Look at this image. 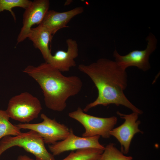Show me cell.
<instances>
[{"label": "cell", "instance_id": "obj_11", "mask_svg": "<svg viewBox=\"0 0 160 160\" xmlns=\"http://www.w3.org/2000/svg\"><path fill=\"white\" fill-rule=\"evenodd\" d=\"M67 49L58 50L54 55L51 54L45 62L61 72L69 71L76 65L75 59L78 56V44L75 40L69 38L66 40Z\"/></svg>", "mask_w": 160, "mask_h": 160}, {"label": "cell", "instance_id": "obj_5", "mask_svg": "<svg viewBox=\"0 0 160 160\" xmlns=\"http://www.w3.org/2000/svg\"><path fill=\"white\" fill-rule=\"evenodd\" d=\"M69 116L80 123L85 131L82 136L89 137L96 135L108 138L111 136L110 131L116 124L117 119L113 116L108 118L96 117L86 114L80 107L68 113Z\"/></svg>", "mask_w": 160, "mask_h": 160}, {"label": "cell", "instance_id": "obj_12", "mask_svg": "<svg viewBox=\"0 0 160 160\" xmlns=\"http://www.w3.org/2000/svg\"><path fill=\"white\" fill-rule=\"evenodd\" d=\"M84 11L82 6L62 12L49 10L40 24L47 28L53 36L61 29L68 27L67 24L71 20Z\"/></svg>", "mask_w": 160, "mask_h": 160}, {"label": "cell", "instance_id": "obj_8", "mask_svg": "<svg viewBox=\"0 0 160 160\" xmlns=\"http://www.w3.org/2000/svg\"><path fill=\"white\" fill-rule=\"evenodd\" d=\"M117 113L124 120V121L119 127L112 129L110 132V135L115 137L119 142L121 151L124 154H127L134 135L138 133H143L138 128L140 123V121L137 120L139 115L133 112L130 114H124L119 111Z\"/></svg>", "mask_w": 160, "mask_h": 160}, {"label": "cell", "instance_id": "obj_1", "mask_svg": "<svg viewBox=\"0 0 160 160\" xmlns=\"http://www.w3.org/2000/svg\"><path fill=\"white\" fill-rule=\"evenodd\" d=\"M78 68L90 78L98 91L97 98L88 104L84 111L87 112L99 105L106 106L114 104L123 105L139 115L143 113L125 95L124 92L127 85L126 70L115 61L101 58L89 65L80 64Z\"/></svg>", "mask_w": 160, "mask_h": 160}, {"label": "cell", "instance_id": "obj_14", "mask_svg": "<svg viewBox=\"0 0 160 160\" xmlns=\"http://www.w3.org/2000/svg\"><path fill=\"white\" fill-rule=\"evenodd\" d=\"M104 150L95 148H87L71 151L61 160H98Z\"/></svg>", "mask_w": 160, "mask_h": 160}, {"label": "cell", "instance_id": "obj_4", "mask_svg": "<svg viewBox=\"0 0 160 160\" xmlns=\"http://www.w3.org/2000/svg\"><path fill=\"white\" fill-rule=\"evenodd\" d=\"M42 109L37 97L24 92L12 97L5 111L10 118L23 123H29L38 117Z\"/></svg>", "mask_w": 160, "mask_h": 160}, {"label": "cell", "instance_id": "obj_13", "mask_svg": "<svg viewBox=\"0 0 160 160\" xmlns=\"http://www.w3.org/2000/svg\"><path fill=\"white\" fill-rule=\"evenodd\" d=\"M53 36L49 31L41 24L32 28L28 36L35 47L40 50L45 62L52 54L49 44Z\"/></svg>", "mask_w": 160, "mask_h": 160}, {"label": "cell", "instance_id": "obj_15", "mask_svg": "<svg viewBox=\"0 0 160 160\" xmlns=\"http://www.w3.org/2000/svg\"><path fill=\"white\" fill-rule=\"evenodd\" d=\"M9 118L6 111L0 109V140L6 136H15L22 132L19 127L9 121Z\"/></svg>", "mask_w": 160, "mask_h": 160}, {"label": "cell", "instance_id": "obj_10", "mask_svg": "<svg viewBox=\"0 0 160 160\" xmlns=\"http://www.w3.org/2000/svg\"><path fill=\"white\" fill-rule=\"evenodd\" d=\"M48 0H35L25 9L23 15V26L17 38V44L28 38L32 26L39 25L49 10Z\"/></svg>", "mask_w": 160, "mask_h": 160}, {"label": "cell", "instance_id": "obj_9", "mask_svg": "<svg viewBox=\"0 0 160 160\" xmlns=\"http://www.w3.org/2000/svg\"><path fill=\"white\" fill-rule=\"evenodd\" d=\"M100 136L96 135L89 137H80L74 134L70 129L68 136L64 140L49 145V150L54 156L65 151L87 148H95L104 150L105 147L99 141Z\"/></svg>", "mask_w": 160, "mask_h": 160}, {"label": "cell", "instance_id": "obj_16", "mask_svg": "<svg viewBox=\"0 0 160 160\" xmlns=\"http://www.w3.org/2000/svg\"><path fill=\"white\" fill-rule=\"evenodd\" d=\"M131 156H125L115 147L113 143H110L105 147L98 160H132Z\"/></svg>", "mask_w": 160, "mask_h": 160}, {"label": "cell", "instance_id": "obj_18", "mask_svg": "<svg viewBox=\"0 0 160 160\" xmlns=\"http://www.w3.org/2000/svg\"><path fill=\"white\" fill-rule=\"evenodd\" d=\"M17 160H35L28 156L26 155H20L18 157Z\"/></svg>", "mask_w": 160, "mask_h": 160}, {"label": "cell", "instance_id": "obj_7", "mask_svg": "<svg viewBox=\"0 0 160 160\" xmlns=\"http://www.w3.org/2000/svg\"><path fill=\"white\" fill-rule=\"evenodd\" d=\"M147 45L143 50H135L125 55H121L116 50L113 53L115 61L123 69L126 70L128 67L134 66L143 71L148 70L151 67L149 61L150 55L156 49L157 39L151 33L147 37Z\"/></svg>", "mask_w": 160, "mask_h": 160}, {"label": "cell", "instance_id": "obj_2", "mask_svg": "<svg viewBox=\"0 0 160 160\" xmlns=\"http://www.w3.org/2000/svg\"><path fill=\"white\" fill-rule=\"evenodd\" d=\"M23 72L37 82L42 90L46 106L54 111H63L67 100L78 94L82 87L79 77L65 76L46 62L36 67L28 65Z\"/></svg>", "mask_w": 160, "mask_h": 160}, {"label": "cell", "instance_id": "obj_6", "mask_svg": "<svg viewBox=\"0 0 160 160\" xmlns=\"http://www.w3.org/2000/svg\"><path fill=\"white\" fill-rule=\"evenodd\" d=\"M43 121L36 124L21 123L16 125L21 129H28L37 133L45 143L52 145L58 141L65 140L68 135L70 129L65 125L51 119L44 113L40 116Z\"/></svg>", "mask_w": 160, "mask_h": 160}, {"label": "cell", "instance_id": "obj_17", "mask_svg": "<svg viewBox=\"0 0 160 160\" xmlns=\"http://www.w3.org/2000/svg\"><path fill=\"white\" fill-rule=\"evenodd\" d=\"M32 2L29 0H0V13L4 10L9 11L15 22L16 17L12 9L15 7H20L25 9Z\"/></svg>", "mask_w": 160, "mask_h": 160}, {"label": "cell", "instance_id": "obj_3", "mask_svg": "<svg viewBox=\"0 0 160 160\" xmlns=\"http://www.w3.org/2000/svg\"><path fill=\"white\" fill-rule=\"evenodd\" d=\"M44 143L43 138L32 130L14 136H6L0 141V156L9 148L17 146L33 154L35 160H55L54 156L47 150Z\"/></svg>", "mask_w": 160, "mask_h": 160}]
</instances>
